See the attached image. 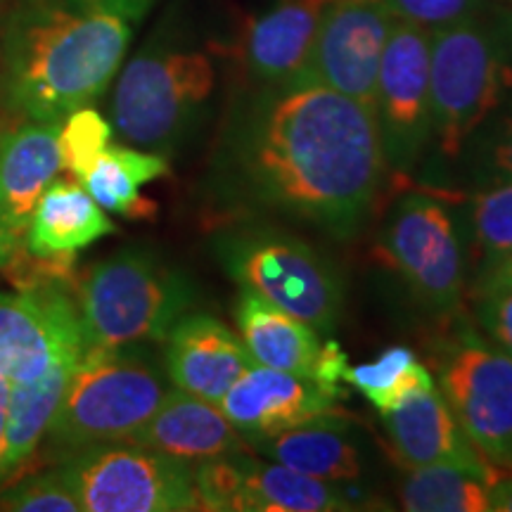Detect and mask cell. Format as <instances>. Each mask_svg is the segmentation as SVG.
<instances>
[{"label":"cell","instance_id":"15","mask_svg":"<svg viewBox=\"0 0 512 512\" xmlns=\"http://www.w3.org/2000/svg\"><path fill=\"white\" fill-rule=\"evenodd\" d=\"M337 396L339 392L306 377L252 366L233 382L216 406L249 446L252 441L273 437L323 415L342 413Z\"/></svg>","mask_w":512,"mask_h":512},{"label":"cell","instance_id":"23","mask_svg":"<svg viewBox=\"0 0 512 512\" xmlns=\"http://www.w3.org/2000/svg\"><path fill=\"white\" fill-rule=\"evenodd\" d=\"M76 363H60L34 382L10 384L8 427L0 453V486L15 479L36 456Z\"/></svg>","mask_w":512,"mask_h":512},{"label":"cell","instance_id":"34","mask_svg":"<svg viewBox=\"0 0 512 512\" xmlns=\"http://www.w3.org/2000/svg\"><path fill=\"white\" fill-rule=\"evenodd\" d=\"M496 287H512V252L498 261L496 266L486 268V271L477 275L475 292L496 290Z\"/></svg>","mask_w":512,"mask_h":512},{"label":"cell","instance_id":"12","mask_svg":"<svg viewBox=\"0 0 512 512\" xmlns=\"http://www.w3.org/2000/svg\"><path fill=\"white\" fill-rule=\"evenodd\" d=\"M86 337L67 283L0 292V375L34 382L60 363H76Z\"/></svg>","mask_w":512,"mask_h":512},{"label":"cell","instance_id":"22","mask_svg":"<svg viewBox=\"0 0 512 512\" xmlns=\"http://www.w3.org/2000/svg\"><path fill=\"white\" fill-rule=\"evenodd\" d=\"M117 226L79 181H53L38 197L24 249L34 256H69Z\"/></svg>","mask_w":512,"mask_h":512},{"label":"cell","instance_id":"5","mask_svg":"<svg viewBox=\"0 0 512 512\" xmlns=\"http://www.w3.org/2000/svg\"><path fill=\"white\" fill-rule=\"evenodd\" d=\"M512 91V43L477 15L434 29L430 38L432 136L456 159L472 133Z\"/></svg>","mask_w":512,"mask_h":512},{"label":"cell","instance_id":"17","mask_svg":"<svg viewBox=\"0 0 512 512\" xmlns=\"http://www.w3.org/2000/svg\"><path fill=\"white\" fill-rule=\"evenodd\" d=\"M382 420L392 441L394 456L406 470L448 465L475 472L489 484L498 477L496 467L467 439L437 387L411 396L396 411L382 415Z\"/></svg>","mask_w":512,"mask_h":512},{"label":"cell","instance_id":"30","mask_svg":"<svg viewBox=\"0 0 512 512\" xmlns=\"http://www.w3.org/2000/svg\"><path fill=\"white\" fill-rule=\"evenodd\" d=\"M57 143H60L62 169L81 181L95 159L110 147L112 126L91 107H81L62 121Z\"/></svg>","mask_w":512,"mask_h":512},{"label":"cell","instance_id":"31","mask_svg":"<svg viewBox=\"0 0 512 512\" xmlns=\"http://www.w3.org/2000/svg\"><path fill=\"white\" fill-rule=\"evenodd\" d=\"M382 5L394 19L434 31L477 15L482 0H382Z\"/></svg>","mask_w":512,"mask_h":512},{"label":"cell","instance_id":"38","mask_svg":"<svg viewBox=\"0 0 512 512\" xmlns=\"http://www.w3.org/2000/svg\"><path fill=\"white\" fill-rule=\"evenodd\" d=\"M510 3H512V0H510Z\"/></svg>","mask_w":512,"mask_h":512},{"label":"cell","instance_id":"25","mask_svg":"<svg viewBox=\"0 0 512 512\" xmlns=\"http://www.w3.org/2000/svg\"><path fill=\"white\" fill-rule=\"evenodd\" d=\"M358 505L335 482L247 453L240 512H339Z\"/></svg>","mask_w":512,"mask_h":512},{"label":"cell","instance_id":"37","mask_svg":"<svg viewBox=\"0 0 512 512\" xmlns=\"http://www.w3.org/2000/svg\"><path fill=\"white\" fill-rule=\"evenodd\" d=\"M10 380L0 375V453H3L5 427H8V406H10Z\"/></svg>","mask_w":512,"mask_h":512},{"label":"cell","instance_id":"1","mask_svg":"<svg viewBox=\"0 0 512 512\" xmlns=\"http://www.w3.org/2000/svg\"><path fill=\"white\" fill-rule=\"evenodd\" d=\"M249 102L223 140V171L252 207L347 240L380 195L375 112L320 86H273Z\"/></svg>","mask_w":512,"mask_h":512},{"label":"cell","instance_id":"11","mask_svg":"<svg viewBox=\"0 0 512 512\" xmlns=\"http://www.w3.org/2000/svg\"><path fill=\"white\" fill-rule=\"evenodd\" d=\"M380 252L422 304L437 311H453L460 304L463 254L441 202L420 192L403 195L382 230Z\"/></svg>","mask_w":512,"mask_h":512},{"label":"cell","instance_id":"4","mask_svg":"<svg viewBox=\"0 0 512 512\" xmlns=\"http://www.w3.org/2000/svg\"><path fill=\"white\" fill-rule=\"evenodd\" d=\"M86 349L164 342L197 302L195 283L162 256L124 249L74 278Z\"/></svg>","mask_w":512,"mask_h":512},{"label":"cell","instance_id":"27","mask_svg":"<svg viewBox=\"0 0 512 512\" xmlns=\"http://www.w3.org/2000/svg\"><path fill=\"white\" fill-rule=\"evenodd\" d=\"M399 501L408 512H489V482L460 467H415L399 486Z\"/></svg>","mask_w":512,"mask_h":512},{"label":"cell","instance_id":"26","mask_svg":"<svg viewBox=\"0 0 512 512\" xmlns=\"http://www.w3.org/2000/svg\"><path fill=\"white\" fill-rule=\"evenodd\" d=\"M342 380L358 389L380 415L403 406L411 396L432 389V375L408 347L384 349L375 361L344 366Z\"/></svg>","mask_w":512,"mask_h":512},{"label":"cell","instance_id":"28","mask_svg":"<svg viewBox=\"0 0 512 512\" xmlns=\"http://www.w3.org/2000/svg\"><path fill=\"white\" fill-rule=\"evenodd\" d=\"M472 230L482 254V271L512 252V181L486 183L477 192L472 200Z\"/></svg>","mask_w":512,"mask_h":512},{"label":"cell","instance_id":"19","mask_svg":"<svg viewBox=\"0 0 512 512\" xmlns=\"http://www.w3.org/2000/svg\"><path fill=\"white\" fill-rule=\"evenodd\" d=\"M335 0H275L247 24L242 60L254 79L290 86L299 79L316 41L320 19Z\"/></svg>","mask_w":512,"mask_h":512},{"label":"cell","instance_id":"33","mask_svg":"<svg viewBox=\"0 0 512 512\" xmlns=\"http://www.w3.org/2000/svg\"><path fill=\"white\" fill-rule=\"evenodd\" d=\"M479 171L486 183L512 181V112L505 114L501 124L491 128L489 136L484 138Z\"/></svg>","mask_w":512,"mask_h":512},{"label":"cell","instance_id":"24","mask_svg":"<svg viewBox=\"0 0 512 512\" xmlns=\"http://www.w3.org/2000/svg\"><path fill=\"white\" fill-rule=\"evenodd\" d=\"M162 176H169V159L164 155L133 145H110L79 183L102 209L131 221H152L157 204L140 195V188Z\"/></svg>","mask_w":512,"mask_h":512},{"label":"cell","instance_id":"14","mask_svg":"<svg viewBox=\"0 0 512 512\" xmlns=\"http://www.w3.org/2000/svg\"><path fill=\"white\" fill-rule=\"evenodd\" d=\"M240 339L256 366L306 377L320 387L339 392L337 382L347 366V356L337 342H320V332L247 287H240L238 311Z\"/></svg>","mask_w":512,"mask_h":512},{"label":"cell","instance_id":"18","mask_svg":"<svg viewBox=\"0 0 512 512\" xmlns=\"http://www.w3.org/2000/svg\"><path fill=\"white\" fill-rule=\"evenodd\" d=\"M164 342V366L174 387L211 403H219L233 382L256 366L245 342L209 313H185Z\"/></svg>","mask_w":512,"mask_h":512},{"label":"cell","instance_id":"32","mask_svg":"<svg viewBox=\"0 0 512 512\" xmlns=\"http://www.w3.org/2000/svg\"><path fill=\"white\" fill-rule=\"evenodd\" d=\"M475 313L489 342L512 358V287L475 292Z\"/></svg>","mask_w":512,"mask_h":512},{"label":"cell","instance_id":"7","mask_svg":"<svg viewBox=\"0 0 512 512\" xmlns=\"http://www.w3.org/2000/svg\"><path fill=\"white\" fill-rule=\"evenodd\" d=\"M216 249L240 287L261 294L316 332L335 330L344 302L342 278L309 242L256 226L223 235Z\"/></svg>","mask_w":512,"mask_h":512},{"label":"cell","instance_id":"29","mask_svg":"<svg viewBox=\"0 0 512 512\" xmlns=\"http://www.w3.org/2000/svg\"><path fill=\"white\" fill-rule=\"evenodd\" d=\"M0 510L10 512H81V501L60 465L48 472L3 484Z\"/></svg>","mask_w":512,"mask_h":512},{"label":"cell","instance_id":"36","mask_svg":"<svg viewBox=\"0 0 512 512\" xmlns=\"http://www.w3.org/2000/svg\"><path fill=\"white\" fill-rule=\"evenodd\" d=\"M489 512H512V475H498L489 484Z\"/></svg>","mask_w":512,"mask_h":512},{"label":"cell","instance_id":"6","mask_svg":"<svg viewBox=\"0 0 512 512\" xmlns=\"http://www.w3.org/2000/svg\"><path fill=\"white\" fill-rule=\"evenodd\" d=\"M216 88V67L197 48L147 46L119 76L112 124L128 145L171 155L183 145Z\"/></svg>","mask_w":512,"mask_h":512},{"label":"cell","instance_id":"21","mask_svg":"<svg viewBox=\"0 0 512 512\" xmlns=\"http://www.w3.org/2000/svg\"><path fill=\"white\" fill-rule=\"evenodd\" d=\"M252 451L325 482H356L363 458L344 413H330L273 437L252 441Z\"/></svg>","mask_w":512,"mask_h":512},{"label":"cell","instance_id":"2","mask_svg":"<svg viewBox=\"0 0 512 512\" xmlns=\"http://www.w3.org/2000/svg\"><path fill=\"white\" fill-rule=\"evenodd\" d=\"M133 27L93 0H29L3 36L8 107L38 124H62L107 91Z\"/></svg>","mask_w":512,"mask_h":512},{"label":"cell","instance_id":"16","mask_svg":"<svg viewBox=\"0 0 512 512\" xmlns=\"http://www.w3.org/2000/svg\"><path fill=\"white\" fill-rule=\"evenodd\" d=\"M60 124H29L0 138V268L24 245L34 207L62 169Z\"/></svg>","mask_w":512,"mask_h":512},{"label":"cell","instance_id":"3","mask_svg":"<svg viewBox=\"0 0 512 512\" xmlns=\"http://www.w3.org/2000/svg\"><path fill=\"white\" fill-rule=\"evenodd\" d=\"M138 344L83 351L50 422L43 453L53 463L98 444L124 441L166 396L162 370Z\"/></svg>","mask_w":512,"mask_h":512},{"label":"cell","instance_id":"8","mask_svg":"<svg viewBox=\"0 0 512 512\" xmlns=\"http://www.w3.org/2000/svg\"><path fill=\"white\" fill-rule=\"evenodd\" d=\"M86 512H188L200 510L192 460L112 441L57 463Z\"/></svg>","mask_w":512,"mask_h":512},{"label":"cell","instance_id":"9","mask_svg":"<svg viewBox=\"0 0 512 512\" xmlns=\"http://www.w3.org/2000/svg\"><path fill=\"white\" fill-rule=\"evenodd\" d=\"M432 31L394 19L375 83V124L382 157L394 174H411L432 140Z\"/></svg>","mask_w":512,"mask_h":512},{"label":"cell","instance_id":"35","mask_svg":"<svg viewBox=\"0 0 512 512\" xmlns=\"http://www.w3.org/2000/svg\"><path fill=\"white\" fill-rule=\"evenodd\" d=\"M93 3H98V5H102V8L117 12V15L126 17L128 22L138 24V22H143V17L152 10V5H155L157 0H93Z\"/></svg>","mask_w":512,"mask_h":512},{"label":"cell","instance_id":"20","mask_svg":"<svg viewBox=\"0 0 512 512\" xmlns=\"http://www.w3.org/2000/svg\"><path fill=\"white\" fill-rule=\"evenodd\" d=\"M124 441L192 463L223 453L247 451V441L216 403L181 389H169L157 411Z\"/></svg>","mask_w":512,"mask_h":512},{"label":"cell","instance_id":"10","mask_svg":"<svg viewBox=\"0 0 512 512\" xmlns=\"http://www.w3.org/2000/svg\"><path fill=\"white\" fill-rule=\"evenodd\" d=\"M439 384L472 446L494 467L512 470V358L463 332L444 347Z\"/></svg>","mask_w":512,"mask_h":512},{"label":"cell","instance_id":"13","mask_svg":"<svg viewBox=\"0 0 512 512\" xmlns=\"http://www.w3.org/2000/svg\"><path fill=\"white\" fill-rule=\"evenodd\" d=\"M394 17L382 0H335L325 10L297 86H320L373 110L380 60Z\"/></svg>","mask_w":512,"mask_h":512}]
</instances>
